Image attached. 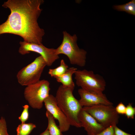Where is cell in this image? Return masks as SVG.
Returning <instances> with one entry per match:
<instances>
[{
  "label": "cell",
  "mask_w": 135,
  "mask_h": 135,
  "mask_svg": "<svg viewBox=\"0 0 135 135\" xmlns=\"http://www.w3.org/2000/svg\"><path fill=\"white\" fill-rule=\"evenodd\" d=\"M36 127V125L32 123H21L16 128L17 135H29Z\"/></svg>",
  "instance_id": "obj_15"
},
{
  "label": "cell",
  "mask_w": 135,
  "mask_h": 135,
  "mask_svg": "<svg viewBox=\"0 0 135 135\" xmlns=\"http://www.w3.org/2000/svg\"><path fill=\"white\" fill-rule=\"evenodd\" d=\"M135 114V108L133 107L132 104H128L126 106L125 115L128 118L133 119Z\"/></svg>",
  "instance_id": "obj_18"
},
{
  "label": "cell",
  "mask_w": 135,
  "mask_h": 135,
  "mask_svg": "<svg viewBox=\"0 0 135 135\" xmlns=\"http://www.w3.org/2000/svg\"><path fill=\"white\" fill-rule=\"evenodd\" d=\"M82 108L105 128L110 126H114L118 123V114L112 105L99 104L84 106Z\"/></svg>",
  "instance_id": "obj_6"
},
{
  "label": "cell",
  "mask_w": 135,
  "mask_h": 135,
  "mask_svg": "<svg viewBox=\"0 0 135 135\" xmlns=\"http://www.w3.org/2000/svg\"><path fill=\"white\" fill-rule=\"evenodd\" d=\"M78 92L80 97L79 101L82 107L99 104L108 105L113 104L103 93L99 94L81 88L78 90Z\"/></svg>",
  "instance_id": "obj_10"
},
{
  "label": "cell",
  "mask_w": 135,
  "mask_h": 135,
  "mask_svg": "<svg viewBox=\"0 0 135 135\" xmlns=\"http://www.w3.org/2000/svg\"><path fill=\"white\" fill-rule=\"evenodd\" d=\"M43 0H8L2 6L8 8L10 13L6 21L0 25V35L16 34L24 41L31 43L42 44L45 34L38 22L42 9Z\"/></svg>",
  "instance_id": "obj_1"
},
{
  "label": "cell",
  "mask_w": 135,
  "mask_h": 135,
  "mask_svg": "<svg viewBox=\"0 0 135 135\" xmlns=\"http://www.w3.org/2000/svg\"><path fill=\"white\" fill-rule=\"evenodd\" d=\"M39 135H50L48 129L47 128L44 132Z\"/></svg>",
  "instance_id": "obj_23"
},
{
  "label": "cell",
  "mask_w": 135,
  "mask_h": 135,
  "mask_svg": "<svg viewBox=\"0 0 135 135\" xmlns=\"http://www.w3.org/2000/svg\"><path fill=\"white\" fill-rule=\"evenodd\" d=\"M62 33V42L56 49V54L58 55L63 54L66 55L71 64L84 66L86 63L87 52L78 46L77 36L76 34L71 35L66 31H63Z\"/></svg>",
  "instance_id": "obj_3"
},
{
  "label": "cell",
  "mask_w": 135,
  "mask_h": 135,
  "mask_svg": "<svg viewBox=\"0 0 135 135\" xmlns=\"http://www.w3.org/2000/svg\"><path fill=\"white\" fill-rule=\"evenodd\" d=\"M74 90L61 85L55 97L58 106L66 116L70 126L80 128L82 127L78 115L82 107L73 95Z\"/></svg>",
  "instance_id": "obj_2"
},
{
  "label": "cell",
  "mask_w": 135,
  "mask_h": 135,
  "mask_svg": "<svg viewBox=\"0 0 135 135\" xmlns=\"http://www.w3.org/2000/svg\"><path fill=\"white\" fill-rule=\"evenodd\" d=\"M50 86L48 81L43 80L26 87L24 98L32 108L39 109L42 108L44 100L50 94Z\"/></svg>",
  "instance_id": "obj_5"
},
{
  "label": "cell",
  "mask_w": 135,
  "mask_h": 135,
  "mask_svg": "<svg viewBox=\"0 0 135 135\" xmlns=\"http://www.w3.org/2000/svg\"><path fill=\"white\" fill-rule=\"evenodd\" d=\"M74 74L76 84L78 86L89 91L103 93L106 83L102 76L95 74L92 70L86 69L77 70Z\"/></svg>",
  "instance_id": "obj_4"
},
{
  "label": "cell",
  "mask_w": 135,
  "mask_h": 135,
  "mask_svg": "<svg viewBox=\"0 0 135 135\" xmlns=\"http://www.w3.org/2000/svg\"><path fill=\"white\" fill-rule=\"evenodd\" d=\"M68 68V65L66 64L63 59L61 60L60 65L57 68L50 69L48 74L52 77L61 75L65 73Z\"/></svg>",
  "instance_id": "obj_16"
},
{
  "label": "cell",
  "mask_w": 135,
  "mask_h": 135,
  "mask_svg": "<svg viewBox=\"0 0 135 135\" xmlns=\"http://www.w3.org/2000/svg\"><path fill=\"white\" fill-rule=\"evenodd\" d=\"M126 106L122 102L119 103L115 108L116 111L118 114H125Z\"/></svg>",
  "instance_id": "obj_21"
},
{
  "label": "cell",
  "mask_w": 135,
  "mask_h": 135,
  "mask_svg": "<svg viewBox=\"0 0 135 135\" xmlns=\"http://www.w3.org/2000/svg\"></svg>",
  "instance_id": "obj_24"
},
{
  "label": "cell",
  "mask_w": 135,
  "mask_h": 135,
  "mask_svg": "<svg viewBox=\"0 0 135 135\" xmlns=\"http://www.w3.org/2000/svg\"><path fill=\"white\" fill-rule=\"evenodd\" d=\"M0 135H9L7 130L6 122L3 117L0 119Z\"/></svg>",
  "instance_id": "obj_19"
},
{
  "label": "cell",
  "mask_w": 135,
  "mask_h": 135,
  "mask_svg": "<svg viewBox=\"0 0 135 135\" xmlns=\"http://www.w3.org/2000/svg\"><path fill=\"white\" fill-rule=\"evenodd\" d=\"M46 63L40 56L32 62L21 69L16 77L19 83L22 86H28L38 82Z\"/></svg>",
  "instance_id": "obj_7"
},
{
  "label": "cell",
  "mask_w": 135,
  "mask_h": 135,
  "mask_svg": "<svg viewBox=\"0 0 135 135\" xmlns=\"http://www.w3.org/2000/svg\"><path fill=\"white\" fill-rule=\"evenodd\" d=\"M114 126H110L104 128L96 135H114Z\"/></svg>",
  "instance_id": "obj_20"
},
{
  "label": "cell",
  "mask_w": 135,
  "mask_h": 135,
  "mask_svg": "<svg viewBox=\"0 0 135 135\" xmlns=\"http://www.w3.org/2000/svg\"><path fill=\"white\" fill-rule=\"evenodd\" d=\"M113 8L118 11L125 12L129 14L135 15V0H132L124 4L114 5Z\"/></svg>",
  "instance_id": "obj_14"
},
{
  "label": "cell",
  "mask_w": 135,
  "mask_h": 135,
  "mask_svg": "<svg viewBox=\"0 0 135 135\" xmlns=\"http://www.w3.org/2000/svg\"><path fill=\"white\" fill-rule=\"evenodd\" d=\"M44 103L46 111L49 112L59 122V126L62 132L68 131L70 125L66 116L58 106L54 96L50 94Z\"/></svg>",
  "instance_id": "obj_9"
},
{
  "label": "cell",
  "mask_w": 135,
  "mask_h": 135,
  "mask_svg": "<svg viewBox=\"0 0 135 135\" xmlns=\"http://www.w3.org/2000/svg\"><path fill=\"white\" fill-rule=\"evenodd\" d=\"M114 135H133L128 133L118 127L116 126H114Z\"/></svg>",
  "instance_id": "obj_22"
},
{
  "label": "cell",
  "mask_w": 135,
  "mask_h": 135,
  "mask_svg": "<svg viewBox=\"0 0 135 135\" xmlns=\"http://www.w3.org/2000/svg\"><path fill=\"white\" fill-rule=\"evenodd\" d=\"M19 44L20 46L18 51L20 54L24 55L30 52L39 54L44 58L48 66H52L59 58L56 54V49L48 48L42 44L31 43L24 41H20Z\"/></svg>",
  "instance_id": "obj_8"
},
{
  "label": "cell",
  "mask_w": 135,
  "mask_h": 135,
  "mask_svg": "<svg viewBox=\"0 0 135 135\" xmlns=\"http://www.w3.org/2000/svg\"><path fill=\"white\" fill-rule=\"evenodd\" d=\"M78 118L88 135H96L105 128L82 108L79 113Z\"/></svg>",
  "instance_id": "obj_11"
},
{
  "label": "cell",
  "mask_w": 135,
  "mask_h": 135,
  "mask_svg": "<svg viewBox=\"0 0 135 135\" xmlns=\"http://www.w3.org/2000/svg\"><path fill=\"white\" fill-rule=\"evenodd\" d=\"M77 70L76 68L71 67L68 68L63 74L54 78L57 82L62 83L63 86L74 90L75 84L72 80V76Z\"/></svg>",
  "instance_id": "obj_12"
},
{
  "label": "cell",
  "mask_w": 135,
  "mask_h": 135,
  "mask_svg": "<svg viewBox=\"0 0 135 135\" xmlns=\"http://www.w3.org/2000/svg\"><path fill=\"white\" fill-rule=\"evenodd\" d=\"M29 107L28 105H25L23 106V111L20 116L18 117L19 119L21 122L22 123H25L28 119Z\"/></svg>",
  "instance_id": "obj_17"
},
{
  "label": "cell",
  "mask_w": 135,
  "mask_h": 135,
  "mask_svg": "<svg viewBox=\"0 0 135 135\" xmlns=\"http://www.w3.org/2000/svg\"><path fill=\"white\" fill-rule=\"evenodd\" d=\"M46 116L48 119V124L47 127L50 135H63L58 126L57 125L55 119L48 111L46 112Z\"/></svg>",
  "instance_id": "obj_13"
}]
</instances>
